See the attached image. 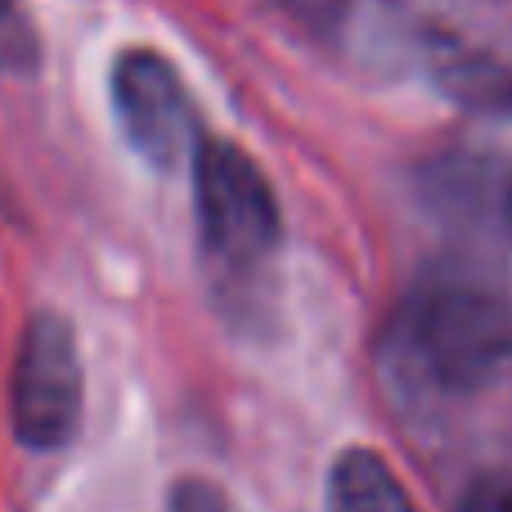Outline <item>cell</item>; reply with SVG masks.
Listing matches in <instances>:
<instances>
[{
	"label": "cell",
	"mask_w": 512,
	"mask_h": 512,
	"mask_svg": "<svg viewBox=\"0 0 512 512\" xmlns=\"http://www.w3.org/2000/svg\"><path fill=\"white\" fill-rule=\"evenodd\" d=\"M194 203L207 252L230 270H252L279 248L283 216L261 167L230 140H198Z\"/></svg>",
	"instance_id": "2"
},
{
	"label": "cell",
	"mask_w": 512,
	"mask_h": 512,
	"mask_svg": "<svg viewBox=\"0 0 512 512\" xmlns=\"http://www.w3.org/2000/svg\"><path fill=\"white\" fill-rule=\"evenodd\" d=\"M396 369L436 396H472L512 360V315L468 279L423 283L391 328Z\"/></svg>",
	"instance_id": "1"
},
{
	"label": "cell",
	"mask_w": 512,
	"mask_h": 512,
	"mask_svg": "<svg viewBox=\"0 0 512 512\" xmlns=\"http://www.w3.org/2000/svg\"><path fill=\"white\" fill-rule=\"evenodd\" d=\"M171 512H230V504H225V495L216 486H207V481H180V486L171 490Z\"/></svg>",
	"instance_id": "7"
},
{
	"label": "cell",
	"mask_w": 512,
	"mask_h": 512,
	"mask_svg": "<svg viewBox=\"0 0 512 512\" xmlns=\"http://www.w3.org/2000/svg\"><path fill=\"white\" fill-rule=\"evenodd\" d=\"M328 512H418L400 477L373 450H346L328 477Z\"/></svg>",
	"instance_id": "5"
},
{
	"label": "cell",
	"mask_w": 512,
	"mask_h": 512,
	"mask_svg": "<svg viewBox=\"0 0 512 512\" xmlns=\"http://www.w3.org/2000/svg\"><path fill=\"white\" fill-rule=\"evenodd\" d=\"M81 355L72 328L59 315L41 310L27 319L23 342L14 355L9 382V414L27 450H63L81 427Z\"/></svg>",
	"instance_id": "3"
},
{
	"label": "cell",
	"mask_w": 512,
	"mask_h": 512,
	"mask_svg": "<svg viewBox=\"0 0 512 512\" xmlns=\"http://www.w3.org/2000/svg\"><path fill=\"white\" fill-rule=\"evenodd\" d=\"M459 512H512V477H481L477 486L463 495Z\"/></svg>",
	"instance_id": "6"
},
{
	"label": "cell",
	"mask_w": 512,
	"mask_h": 512,
	"mask_svg": "<svg viewBox=\"0 0 512 512\" xmlns=\"http://www.w3.org/2000/svg\"><path fill=\"white\" fill-rule=\"evenodd\" d=\"M113 113L122 122L131 149L149 167L171 171L194 158L198 149V113L180 72L153 50H126L113 63Z\"/></svg>",
	"instance_id": "4"
}]
</instances>
